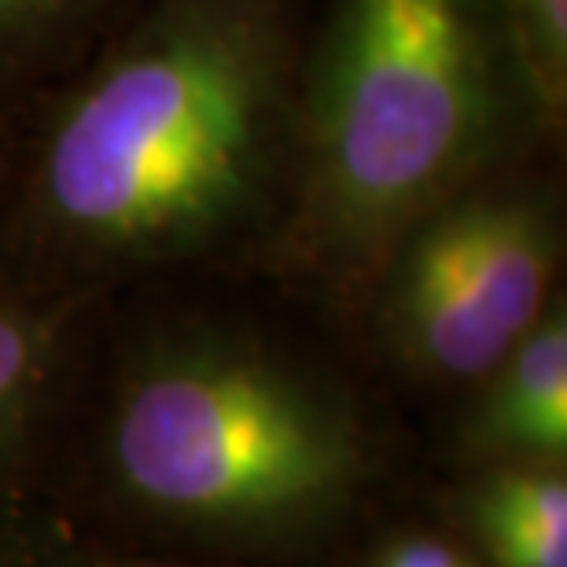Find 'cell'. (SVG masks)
I'll list each match as a JSON object with an SVG mask.
<instances>
[{
	"instance_id": "obj_1",
	"label": "cell",
	"mask_w": 567,
	"mask_h": 567,
	"mask_svg": "<svg viewBox=\"0 0 567 567\" xmlns=\"http://www.w3.org/2000/svg\"><path fill=\"white\" fill-rule=\"evenodd\" d=\"M284 82L277 0H166L60 111L41 158L44 207L107 251L199 240L255 196Z\"/></svg>"
},
{
	"instance_id": "obj_2",
	"label": "cell",
	"mask_w": 567,
	"mask_h": 567,
	"mask_svg": "<svg viewBox=\"0 0 567 567\" xmlns=\"http://www.w3.org/2000/svg\"><path fill=\"white\" fill-rule=\"evenodd\" d=\"M494 126V52L472 0H339L310 100L313 207L339 244L427 218Z\"/></svg>"
},
{
	"instance_id": "obj_3",
	"label": "cell",
	"mask_w": 567,
	"mask_h": 567,
	"mask_svg": "<svg viewBox=\"0 0 567 567\" xmlns=\"http://www.w3.org/2000/svg\"><path fill=\"white\" fill-rule=\"evenodd\" d=\"M118 468L144 502L203 519H262L321 502L347 439L288 372L240 350H188L133 383Z\"/></svg>"
},
{
	"instance_id": "obj_4",
	"label": "cell",
	"mask_w": 567,
	"mask_h": 567,
	"mask_svg": "<svg viewBox=\"0 0 567 567\" xmlns=\"http://www.w3.org/2000/svg\"><path fill=\"white\" fill-rule=\"evenodd\" d=\"M553 233L535 203L483 196L424 221L391 317L402 347L442 377H483L546 317Z\"/></svg>"
},
{
	"instance_id": "obj_5",
	"label": "cell",
	"mask_w": 567,
	"mask_h": 567,
	"mask_svg": "<svg viewBox=\"0 0 567 567\" xmlns=\"http://www.w3.org/2000/svg\"><path fill=\"white\" fill-rule=\"evenodd\" d=\"M494 391L483 405V431L497 446L564 457L567 450V324L546 313L494 369Z\"/></svg>"
},
{
	"instance_id": "obj_6",
	"label": "cell",
	"mask_w": 567,
	"mask_h": 567,
	"mask_svg": "<svg viewBox=\"0 0 567 567\" xmlns=\"http://www.w3.org/2000/svg\"><path fill=\"white\" fill-rule=\"evenodd\" d=\"M475 516L497 567H567L564 475L508 472L486 486Z\"/></svg>"
},
{
	"instance_id": "obj_7",
	"label": "cell",
	"mask_w": 567,
	"mask_h": 567,
	"mask_svg": "<svg viewBox=\"0 0 567 567\" xmlns=\"http://www.w3.org/2000/svg\"><path fill=\"white\" fill-rule=\"evenodd\" d=\"M530 93L557 111L567 89V0H497Z\"/></svg>"
},
{
	"instance_id": "obj_8",
	"label": "cell",
	"mask_w": 567,
	"mask_h": 567,
	"mask_svg": "<svg viewBox=\"0 0 567 567\" xmlns=\"http://www.w3.org/2000/svg\"><path fill=\"white\" fill-rule=\"evenodd\" d=\"M49 365V324L30 313L0 310V431H4Z\"/></svg>"
},
{
	"instance_id": "obj_9",
	"label": "cell",
	"mask_w": 567,
	"mask_h": 567,
	"mask_svg": "<svg viewBox=\"0 0 567 567\" xmlns=\"http://www.w3.org/2000/svg\"><path fill=\"white\" fill-rule=\"evenodd\" d=\"M377 567H472V564L450 546H442V542L413 538V542H399L394 549L383 553Z\"/></svg>"
},
{
	"instance_id": "obj_10",
	"label": "cell",
	"mask_w": 567,
	"mask_h": 567,
	"mask_svg": "<svg viewBox=\"0 0 567 567\" xmlns=\"http://www.w3.org/2000/svg\"><path fill=\"white\" fill-rule=\"evenodd\" d=\"M78 0H0V33H19L30 27H41Z\"/></svg>"
}]
</instances>
